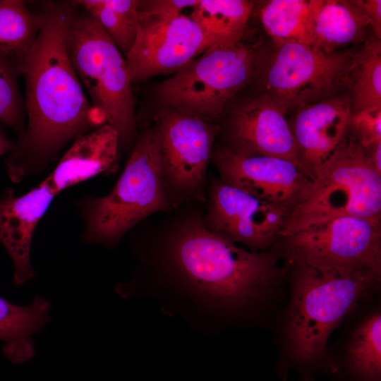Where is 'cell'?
Here are the masks:
<instances>
[{
  "instance_id": "cell-1",
  "label": "cell",
  "mask_w": 381,
  "mask_h": 381,
  "mask_svg": "<svg viewBox=\"0 0 381 381\" xmlns=\"http://www.w3.org/2000/svg\"><path fill=\"white\" fill-rule=\"evenodd\" d=\"M139 270L117 286L122 296L155 299L206 335L252 322L284 274L275 248L252 252L208 230L200 213L180 217L146 248H136Z\"/></svg>"
},
{
  "instance_id": "cell-2",
  "label": "cell",
  "mask_w": 381,
  "mask_h": 381,
  "mask_svg": "<svg viewBox=\"0 0 381 381\" xmlns=\"http://www.w3.org/2000/svg\"><path fill=\"white\" fill-rule=\"evenodd\" d=\"M43 8L45 21L20 57L26 128L5 161L15 183L42 171L68 143L107 123L104 112L87 99L67 54L66 32L76 6L47 2Z\"/></svg>"
},
{
  "instance_id": "cell-3",
  "label": "cell",
  "mask_w": 381,
  "mask_h": 381,
  "mask_svg": "<svg viewBox=\"0 0 381 381\" xmlns=\"http://www.w3.org/2000/svg\"><path fill=\"white\" fill-rule=\"evenodd\" d=\"M288 263L292 268L290 294L279 324L281 350L275 369L282 380L294 370L298 381H315L317 374L327 373L332 333L377 287L381 272L342 275Z\"/></svg>"
},
{
  "instance_id": "cell-4",
  "label": "cell",
  "mask_w": 381,
  "mask_h": 381,
  "mask_svg": "<svg viewBox=\"0 0 381 381\" xmlns=\"http://www.w3.org/2000/svg\"><path fill=\"white\" fill-rule=\"evenodd\" d=\"M77 206L83 222V241L110 248L148 216L172 207L163 181L155 125L138 135L112 190L101 197L85 195Z\"/></svg>"
},
{
  "instance_id": "cell-5",
  "label": "cell",
  "mask_w": 381,
  "mask_h": 381,
  "mask_svg": "<svg viewBox=\"0 0 381 381\" xmlns=\"http://www.w3.org/2000/svg\"><path fill=\"white\" fill-rule=\"evenodd\" d=\"M66 46L69 61L90 101L118 132L120 147L132 150L138 137L135 97L125 57L99 24L84 10L73 13ZM130 151V152H131Z\"/></svg>"
},
{
  "instance_id": "cell-6",
  "label": "cell",
  "mask_w": 381,
  "mask_h": 381,
  "mask_svg": "<svg viewBox=\"0 0 381 381\" xmlns=\"http://www.w3.org/2000/svg\"><path fill=\"white\" fill-rule=\"evenodd\" d=\"M381 174L368 151L350 133L325 164L306 198L291 212L281 238L333 218L380 220Z\"/></svg>"
},
{
  "instance_id": "cell-7",
  "label": "cell",
  "mask_w": 381,
  "mask_h": 381,
  "mask_svg": "<svg viewBox=\"0 0 381 381\" xmlns=\"http://www.w3.org/2000/svg\"><path fill=\"white\" fill-rule=\"evenodd\" d=\"M258 56L243 41L212 44L155 87L157 107L171 108L219 124L226 105L251 81Z\"/></svg>"
},
{
  "instance_id": "cell-8",
  "label": "cell",
  "mask_w": 381,
  "mask_h": 381,
  "mask_svg": "<svg viewBox=\"0 0 381 381\" xmlns=\"http://www.w3.org/2000/svg\"><path fill=\"white\" fill-rule=\"evenodd\" d=\"M286 262L351 275L381 272L380 220L344 216L282 237L274 248Z\"/></svg>"
},
{
  "instance_id": "cell-9",
  "label": "cell",
  "mask_w": 381,
  "mask_h": 381,
  "mask_svg": "<svg viewBox=\"0 0 381 381\" xmlns=\"http://www.w3.org/2000/svg\"><path fill=\"white\" fill-rule=\"evenodd\" d=\"M354 54L351 49L327 53L301 42L282 44L267 69L265 94L285 114L339 96L350 90Z\"/></svg>"
},
{
  "instance_id": "cell-10",
  "label": "cell",
  "mask_w": 381,
  "mask_h": 381,
  "mask_svg": "<svg viewBox=\"0 0 381 381\" xmlns=\"http://www.w3.org/2000/svg\"><path fill=\"white\" fill-rule=\"evenodd\" d=\"M153 118L163 181L172 207L201 200L219 124L167 107H157Z\"/></svg>"
},
{
  "instance_id": "cell-11",
  "label": "cell",
  "mask_w": 381,
  "mask_h": 381,
  "mask_svg": "<svg viewBox=\"0 0 381 381\" xmlns=\"http://www.w3.org/2000/svg\"><path fill=\"white\" fill-rule=\"evenodd\" d=\"M209 201L202 219L205 227L252 252L275 248L290 212L223 183L210 180Z\"/></svg>"
},
{
  "instance_id": "cell-12",
  "label": "cell",
  "mask_w": 381,
  "mask_h": 381,
  "mask_svg": "<svg viewBox=\"0 0 381 381\" xmlns=\"http://www.w3.org/2000/svg\"><path fill=\"white\" fill-rule=\"evenodd\" d=\"M210 46L190 16L157 18L139 14L137 36L125 56L131 83L173 74Z\"/></svg>"
},
{
  "instance_id": "cell-13",
  "label": "cell",
  "mask_w": 381,
  "mask_h": 381,
  "mask_svg": "<svg viewBox=\"0 0 381 381\" xmlns=\"http://www.w3.org/2000/svg\"><path fill=\"white\" fill-rule=\"evenodd\" d=\"M211 162L224 183L291 212L313 181L294 162L262 155L234 153L214 144Z\"/></svg>"
},
{
  "instance_id": "cell-14",
  "label": "cell",
  "mask_w": 381,
  "mask_h": 381,
  "mask_svg": "<svg viewBox=\"0 0 381 381\" xmlns=\"http://www.w3.org/2000/svg\"><path fill=\"white\" fill-rule=\"evenodd\" d=\"M285 114L265 93L246 99L230 111L226 126L229 144L222 147L238 154L283 158L300 167Z\"/></svg>"
},
{
  "instance_id": "cell-15",
  "label": "cell",
  "mask_w": 381,
  "mask_h": 381,
  "mask_svg": "<svg viewBox=\"0 0 381 381\" xmlns=\"http://www.w3.org/2000/svg\"><path fill=\"white\" fill-rule=\"evenodd\" d=\"M351 115L349 91L298 108L290 127L300 168L313 181L346 143Z\"/></svg>"
},
{
  "instance_id": "cell-16",
  "label": "cell",
  "mask_w": 381,
  "mask_h": 381,
  "mask_svg": "<svg viewBox=\"0 0 381 381\" xmlns=\"http://www.w3.org/2000/svg\"><path fill=\"white\" fill-rule=\"evenodd\" d=\"M56 195L43 181L17 196L12 188L0 197V243L13 265V283L20 286L34 275L30 248L35 229Z\"/></svg>"
},
{
  "instance_id": "cell-17",
  "label": "cell",
  "mask_w": 381,
  "mask_h": 381,
  "mask_svg": "<svg viewBox=\"0 0 381 381\" xmlns=\"http://www.w3.org/2000/svg\"><path fill=\"white\" fill-rule=\"evenodd\" d=\"M120 148L118 132L106 123L75 138L42 181L56 195L98 174L114 171Z\"/></svg>"
},
{
  "instance_id": "cell-18",
  "label": "cell",
  "mask_w": 381,
  "mask_h": 381,
  "mask_svg": "<svg viewBox=\"0 0 381 381\" xmlns=\"http://www.w3.org/2000/svg\"><path fill=\"white\" fill-rule=\"evenodd\" d=\"M345 334L341 349L329 353L331 381H381V310H363Z\"/></svg>"
},
{
  "instance_id": "cell-19",
  "label": "cell",
  "mask_w": 381,
  "mask_h": 381,
  "mask_svg": "<svg viewBox=\"0 0 381 381\" xmlns=\"http://www.w3.org/2000/svg\"><path fill=\"white\" fill-rule=\"evenodd\" d=\"M309 44L331 53L364 42L368 20L353 0H310Z\"/></svg>"
},
{
  "instance_id": "cell-20",
  "label": "cell",
  "mask_w": 381,
  "mask_h": 381,
  "mask_svg": "<svg viewBox=\"0 0 381 381\" xmlns=\"http://www.w3.org/2000/svg\"><path fill=\"white\" fill-rule=\"evenodd\" d=\"M49 303L37 296L28 306L14 305L0 297V341L3 352L13 363H23L35 353L32 335L49 320Z\"/></svg>"
},
{
  "instance_id": "cell-21",
  "label": "cell",
  "mask_w": 381,
  "mask_h": 381,
  "mask_svg": "<svg viewBox=\"0 0 381 381\" xmlns=\"http://www.w3.org/2000/svg\"><path fill=\"white\" fill-rule=\"evenodd\" d=\"M255 4L248 0H199L189 16L212 45L233 46L243 41Z\"/></svg>"
},
{
  "instance_id": "cell-22",
  "label": "cell",
  "mask_w": 381,
  "mask_h": 381,
  "mask_svg": "<svg viewBox=\"0 0 381 381\" xmlns=\"http://www.w3.org/2000/svg\"><path fill=\"white\" fill-rule=\"evenodd\" d=\"M258 4L259 19L277 47L292 42L309 44L310 0H270Z\"/></svg>"
},
{
  "instance_id": "cell-23",
  "label": "cell",
  "mask_w": 381,
  "mask_h": 381,
  "mask_svg": "<svg viewBox=\"0 0 381 381\" xmlns=\"http://www.w3.org/2000/svg\"><path fill=\"white\" fill-rule=\"evenodd\" d=\"M99 24L125 57L135 40L139 24L138 0H78Z\"/></svg>"
},
{
  "instance_id": "cell-24",
  "label": "cell",
  "mask_w": 381,
  "mask_h": 381,
  "mask_svg": "<svg viewBox=\"0 0 381 381\" xmlns=\"http://www.w3.org/2000/svg\"><path fill=\"white\" fill-rule=\"evenodd\" d=\"M349 90L352 114L381 106V42L374 36L364 41L355 52L350 73Z\"/></svg>"
},
{
  "instance_id": "cell-25",
  "label": "cell",
  "mask_w": 381,
  "mask_h": 381,
  "mask_svg": "<svg viewBox=\"0 0 381 381\" xmlns=\"http://www.w3.org/2000/svg\"><path fill=\"white\" fill-rule=\"evenodd\" d=\"M46 19L42 8L32 12L20 0H0V52L22 56L32 46Z\"/></svg>"
},
{
  "instance_id": "cell-26",
  "label": "cell",
  "mask_w": 381,
  "mask_h": 381,
  "mask_svg": "<svg viewBox=\"0 0 381 381\" xmlns=\"http://www.w3.org/2000/svg\"><path fill=\"white\" fill-rule=\"evenodd\" d=\"M20 57L0 52V124L16 134V141L23 138L26 128L25 101L18 85Z\"/></svg>"
},
{
  "instance_id": "cell-27",
  "label": "cell",
  "mask_w": 381,
  "mask_h": 381,
  "mask_svg": "<svg viewBox=\"0 0 381 381\" xmlns=\"http://www.w3.org/2000/svg\"><path fill=\"white\" fill-rule=\"evenodd\" d=\"M350 133L365 148L381 142V106L352 114Z\"/></svg>"
},
{
  "instance_id": "cell-28",
  "label": "cell",
  "mask_w": 381,
  "mask_h": 381,
  "mask_svg": "<svg viewBox=\"0 0 381 381\" xmlns=\"http://www.w3.org/2000/svg\"><path fill=\"white\" fill-rule=\"evenodd\" d=\"M199 0H145L140 1L139 14L157 18H171L193 8Z\"/></svg>"
},
{
  "instance_id": "cell-29",
  "label": "cell",
  "mask_w": 381,
  "mask_h": 381,
  "mask_svg": "<svg viewBox=\"0 0 381 381\" xmlns=\"http://www.w3.org/2000/svg\"><path fill=\"white\" fill-rule=\"evenodd\" d=\"M363 11L371 27L373 36L381 39V1L380 0H353Z\"/></svg>"
},
{
  "instance_id": "cell-30",
  "label": "cell",
  "mask_w": 381,
  "mask_h": 381,
  "mask_svg": "<svg viewBox=\"0 0 381 381\" xmlns=\"http://www.w3.org/2000/svg\"><path fill=\"white\" fill-rule=\"evenodd\" d=\"M375 170L381 174V142L366 148Z\"/></svg>"
},
{
  "instance_id": "cell-31",
  "label": "cell",
  "mask_w": 381,
  "mask_h": 381,
  "mask_svg": "<svg viewBox=\"0 0 381 381\" xmlns=\"http://www.w3.org/2000/svg\"><path fill=\"white\" fill-rule=\"evenodd\" d=\"M16 141H13L6 133L0 124V157L8 154L15 147Z\"/></svg>"
}]
</instances>
